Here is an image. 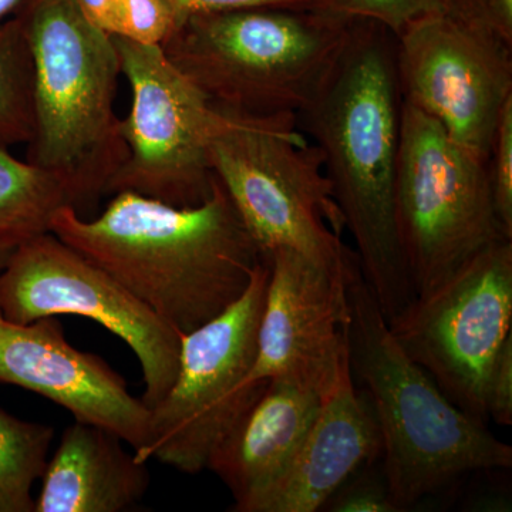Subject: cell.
<instances>
[{"label": "cell", "mask_w": 512, "mask_h": 512, "mask_svg": "<svg viewBox=\"0 0 512 512\" xmlns=\"http://www.w3.org/2000/svg\"><path fill=\"white\" fill-rule=\"evenodd\" d=\"M402 114L396 36L355 20L318 93L296 117L322 156L360 271L386 320L413 298L394 215Z\"/></svg>", "instance_id": "obj_1"}, {"label": "cell", "mask_w": 512, "mask_h": 512, "mask_svg": "<svg viewBox=\"0 0 512 512\" xmlns=\"http://www.w3.org/2000/svg\"><path fill=\"white\" fill-rule=\"evenodd\" d=\"M50 232L181 335L237 302L262 258L215 175L210 195L192 207L120 191L93 220L60 208Z\"/></svg>", "instance_id": "obj_2"}, {"label": "cell", "mask_w": 512, "mask_h": 512, "mask_svg": "<svg viewBox=\"0 0 512 512\" xmlns=\"http://www.w3.org/2000/svg\"><path fill=\"white\" fill-rule=\"evenodd\" d=\"M348 291L350 367L375 410L383 476L397 510H409L464 474L510 468V444L451 402L400 348L360 266Z\"/></svg>", "instance_id": "obj_3"}, {"label": "cell", "mask_w": 512, "mask_h": 512, "mask_svg": "<svg viewBox=\"0 0 512 512\" xmlns=\"http://www.w3.org/2000/svg\"><path fill=\"white\" fill-rule=\"evenodd\" d=\"M15 16L33 63L35 130L28 161L55 174L79 212L107 194L128 158L114 111L119 50L76 0H22Z\"/></svg>", "instance_id": "obj_4"}, {"label": "cell", "mask_w": 512, "mask_h": 512, "mask_svg": "<svg viewBox=\"0 0 512 512\" xmlns=\"http://www.w3.org/2000/svg\"><path fill=\"white\" fill-rule=\"evenodd\" d=\"M353 22L313 8L204 13L184 20L161 47L215 107L298 117L338 59Z\"/></svg>", "instance_id": "obj_5"}, {"label": "cell", "mask_w": 512, "mask_h": 512, "mask_svg": "<svg viewBox=\"0 0 512 512\" xmlns=\"http://www.w3.org/2000/svg\"><path fill=\"white\" fill-rule=\"evenodd\" d=\"M224 111L211 144L212 173L261 255L289 249L328 268H349L357 256L343 244L345 220L322 156L296 116Z\"/></svg>", "instance_id": "obj_6"}, {"label": "cell", "mask_w": 512, "mask_h": 512, "mask_svg": "<svg viewBox=\"0 0 512 512\" xmlns=\"http://www.w3.org/2000/svg\"><path fill=\"white\" fill-rule=\"evenodd\" d=\"M394 215L413 296L439 285L488 245L510 239L495 214L487 160L406 103Z\"/></svg>", "instance_id": "obj_7"}, {"label": "cell", "mask_w": 512, "mask_h": 512, "mask_svg": "<svg viewBox=\"0 0 512 512\" xmlns=\"http://www.w3.org/2000/svg\"><path fill=\"white\" fill-rule=\"evenodd\" d=\"M269 264L262 256L248 288L217 318L181 335L177 375L150 409L138 460H157L185 474L207 470L215 448L258 399L266 383L251 380Z\"/></svg>", "instance_id": "obj_8"}, {"label": "cell", "mask_w": 512, "mask_h": 512, "mask_svg": "<svg viewBox=\"0 0 512 512\" xmlns=\"http://www.w3.org/2000/svg\"><path fill=\"white\" fill-rule=\"evenodd\" d=\"M390 333L464 412L487 419L485 383L512 335V239H500L393 318Z\"/></svg>", "instance_id": "obj_9"}, {"label": "cell", "mask_w": 512, "mask_h": 512, "mask_svg": "<svg viewBox=\"0 0 512 512\" xmlns=\"http://www.w3.org/2000/svg\"><path fill=\"white\" fill-rule=\"evenodd\" d=\"M130 84V114L121 120L128 158L107 194L133 191L175 207L210 195V150L224 124L218 109L165 55L163 47L114 37Z\"/></svg>", "instance_id": "obj_10"}, {"label": "cell", "mask_w": 512, "mask_h": 512, "mask_svg": "<svg viewBox=\"0 0 512 512\" xmlns=\"http://www.w3.org/2000/svg\"><path fill=\"white\" fill-rule=\"evenodd\" d=\"M0 311L18 323L63 315L99 323L137 356L146 383L141 400L148 409L173 386L181 333L53 232L12 252L0 272Z\"/></svg>", "instance_id": "obj_11"}, {"label": "cell", "mask_w": 512, "mask_h": 512, "mask_svg": "<svg viewBox=\"0 0 512 512\" xmlns=\"http://www.w3.org/2000/svg\"><path fill=\"white\" fill-rule=\"evenodd\" d=\"M394 36L403 103L487 160L501 110L512 99V46L441 10Z\"/></svg>", "instance_id": "obj_12"}, {"label": "cell", "mask_w": 512, "mask_h": 512, "mask_svg": "<svg viewBox=\"0 0 512 512\" xmlns=\"http://www.w3.org/2000/svg\"><path fill=\"white\" fill-rule=\"evenodd\" d=\"M269 264L251 380L286 379L325 394L350 360L348 284L359 261L333 269L278 249Z\"/></svg>", "instance_id": "obj_13"}, {"label": "cell", "mask_w": 512, "mask_h": 512, "mask_svg": "<svg viewBox=\"0 0 512 512\" xmlns=\"http://www.w3.org/2000/svg\"><path fill=\"white\" fill-rule=\"evenodd\" d=\"M0 383L15 384L113 431L134 451L147 441L150 409L101 357L67 342L56 316L13 322L0 311Z\"/></svg>", "instance_id": "obj_14"}, {"label": "cell", "mask_w": 512, "mask_h": 512, "mask_svg": "<svg viewBox=\"0 0 512 512\" xmlns=\"http://www.w3.org/2000/svg\"><path fill=\"white\" fill-rule=\"evenodd\" d=\"M382 456L379 426L350 360L323 394L301 448L278 480L238 512H316L357 471Z\"/></svg>", "instance_id": "obj_15"}, {"label": "cell", "mask_w": 512, "mask_h": 512, "mask_svg": "<svg viewBox=\"0 0 512 512\" xmlns=\"http://www.w3.org/2000/svg\"><path fill=\"white\" fill-rule=\"evenodd\" d=\"M322 397L305 384L268 380L208 461L207 470L234 497L232 511L241 510L284 474L311 430Z\"/></svg>", "instance_id": "obj_16"}, {"label": "cell", "mask_w": 512, "mask_h": 512, "mask_svg": "<svg viewBox=\"0 0 512 512\" xmlns=\"http://www.w3.org/2000/svg\"><path fill=\"white\" fill-rule=\"evenodd\" d=\"M113 431L74 420L47 461L35 512H123L150 487L147 463Z\"/></svg>", "instance_id": "obj_17"}, {"label": "cell", "mask_w": 512, "mask_h": 512, "mask_svg": "<svg viewBox=\"0 0 512 512\" xmlns=\"http://www.w3.org/2000/svg\"><path fill=\"white\" fill-rule=\"evenodd\" d=\"M66 205L72 207L69 194L55 174L0 146V244L15 249L47 234Z\"/></svg>", "instance_id": "obj_18"}, {"label": "cell", "mask_w": 512, "mask_h": 512, "mask_svg": "<svg viewBox=\"0 0 512 512\" xmlns=\"http://www.w3.org/2000/svg\"><path fill=\"white\" fill-rule=\"evenodd\" d=\"M55 430L0 410V512H35L33 485L45 473Z\"/></svg>", "instance_id": "obj_19"}, {"label": "cell", "mask_w": 512, "mask_h": 512, "mask_svg": "<svg viewBox=\"0 0 512 512\" xmlns=\"http://www.w3.org/2000/svg\"><path fill=\"white\" fill-rule=\"evenodd\" d=\"M35 130L33 63L19 19L0 22V146L29 144Z\"/></svg>", "instance_id": "obj_20"}, {"label": "cell", "mask_w": 512, "mask_h": 512, "mask_svg": "<svg viewBox=\"0 0 512 512\" xmlns=\"http://www.w3.org/2000/svg\"><path fill=\"white\" fill-rule=\"evenodd\" d=\"M313 9L355 20H369L397 35L413 20L440 12L441 0H315Z\"/></svg>", "instance_id": "obj_21"}, {"label": "cell", "mask_w": 512, "mask_h": 512, "mask_svg": "<svg viewBox=\"0 0 512 512\" xmlns=\"http://www.w3.org/2000/svg\"><path fill=\"white\" fill-rule=\"evenodd\" d=\"M487 171L495 214L505 237L512 239V99L505 103L495 127Z\"/></svg>", "instance_id": "obj_22"}, {"label": "cell", "mask_w": 512, "mask_h": 512, "mask_svg": "<svg viewBox=\"0 0 512 512\" xmlns=\"http://www.w3.org/2000/svg\"><path fill=\"white\" fill-rule=\"evenodd\" d=\"M175 29L177 19L167 0H121L119 29L114 37L163 46Z\"/></svg>", "instance_id": "obj_23"}, {"label": "cell", "mask_w": 512, "mask_h": 512, "mask_svg": "<svg viewBox=\"0 0 512 512\" xmlns=\"http://www.w3.org/2000/svg\"><path fill=\"white\" fill-rule=\"evenodd\" d=\"M326 510L332 512H399L382 473L362 468L333 494Z\"/></svg>", "instance_id": "obj_24"}, {"label": "cell", "mask_w": 512, "mask_h": 512, "mask_svg": "<svg viewBox=\"0 0 512 512\" xmlns=\"http://www.w3.org/2000/svg\"><path fill=\"white\" fill-rule=\"evenodd\" d=\"M441 12L512 46V0H441Z\"/></svg>", "instance_id": "obj_25"}, {"label": "cell", "mask_w": 512, "mask_h": 512, "mask_svg": "<svg viewBox=\"0 0 512 512\" xmlns=\"http://www.w3.org/2000/svg\"><path fill=\"white\" fill-rule=\"evenodd\" d=\"M485 413L500 426H512V335L495 357L484 390Z\"/></svg>", "instance_id": "obj_26"}, {"label": "cell", "mask_w": 512, "mask_h": 512, "mask_svg": "<svg viewBox=\"0 0 512 512\" xmlns=\"http://www.w3.org/2000/svg\"><path fill=\"white\" fill-rule=\"evenodd\" d=\"M315 0H167L177 28L191 16L258 8H313Z\"/></svg>", "instance_id": "obj_27"}, {"label": "cell", "mask_w": 512, "mask_h": 512, "mask_svg": "<svg viewBox=\"0 0 512 512\" xmlns=\"http://www.w3.org/2000/svg\"><path fill=\"white\" fill-rule=\"evenodd\" d=\"M76 3L97 29L113 37L117 35L121 0H76Z\"/></svg>", "instance_id": "obj_28"}, {"label": "cell", "mask_w": 512, "mask_h": 512, "mask_svg": "<svg viewBox=\"0 0 512 512\" xmlns=\"http://www.w3.org/2000/svg\"><path fill=\"white\" fill-rule=\"evenodd\" d=\"M22 0H0V22L8 19L9 15H15Z\"/></svg>", "instance_id": "obj_29"}, {"label": "cell", "mask_w": 512, "mask_h": 512, "mask_svg": "<svg viewBox=\"0 0 512 512\" xmlns=\"http://www.w3.org/2000/svg\"><path fill=\"white\" fill-rule=\"evenodd\" d=\"M13 251H15V249L0 244V272H2L3 269H5V266L8 265L10 255H12Z\"/></svg>", "instance_id": "obj_30"}]
</instances>
